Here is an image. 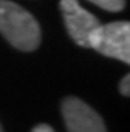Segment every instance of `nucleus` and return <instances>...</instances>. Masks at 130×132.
Returning <instances> with one entry per match:
<instances>
[{"instance_id": "1", "label": "nucleus", "mask_w": 130, "mask_h": 132, "mask_svg": "<svg viewBox=\"0 0 130 132\" xmlns=\"http://www.w3.org/2000/svg\"><path fill=\"white\" fill-rule=\"evenodd\" d=\"M0 34L15 49L25 53L41 44V27L36 17L10 0H0Z\"/></svg>"}, {"instance_id": "2", "label": "nucleus", "mask_w": 130, "mask_h": 132, "mask_svg": "<svg viewBox=\"0 0 130 132\" xmlns=\"http://www.w3.org/2000/svg\"><path fill=\"white\" fill-rule=\"evenodd\" d=\"M90 47L108 58L130 63V24L127 20L100 24L90 37Z\"/></svg>"}, {"instance_id": "3", "label": "nucleus", "mask_w": 130, "mask_h": 132, "mask_svg": "<svg viewBox=\"0 0 130 132\" xmlns=\"http://www.w3.org/2000/svg\"><path fill=\"white\" fill-rule=\"evenodd\" d=\"M63 19L68 34L78 46L90 47V37L93 31L100 26V20L91 12L83 9L78 0H61L59 2Z\"/></svg>"}, {"instance_id": "4", "label": "nucleus", "mask_w": 130, "mask_h": 132, "mask_svg": "<svg viewBox=\"0 0 130 132\" xmlns=\"http://www.w3.org/2000/svg\"><path fill=\"white\" fill-rule=\"evenodd\" d=\"M61 113L68 132H107L100 113L81 98L66 97L61 103Z\"/></svg>"}, {"instance_id": "5", "label": "nucleus", "mask_w": 130, "mask_h": 132, "mask_svg": "<svg viewBox=\"0 0 130 132\" xmlns=\"http://www.w3.org/2000/svg\"><path fill=\"white\" fill-rule=\"evenodd\" d=\"M91 4L98 5L100 9L108 12H120L123 7H125V0H88Z\"/></svg>"}, {"instance_id": "6", "label": "nucleus", "mask_w": 130, "mask_h": 132, "mask_svg": "<svg viewBox=\"0 0 130 132\" xmlns=\"http://www.w3.org/2000/svg\"><path fill=\"white\" fill-rule=\"evenodd\" d=\"M120 93H122L123 97H128L130 95V76L128 75H125V76L120 80Z\"/></svg>"}, {"instance_id": "7", "label": "nucleus", "mask_w": 130, "mask_h": 132, "mask_svg": "<svg viewBox=\"0 0 130 132\" xmlns=\"http://www.w3.org/2000/svg\"><path fill=\"white\" fill-rule=\"evenodd\" d=\"M31 132H56V130H54L51 125H47V124H39V125H36Z\"/></svg>"}, {"instance_id": "8", "label": "nucleus", "mask_w": 130, "mask_h": 132, "mask_svg": "<svg viewBox=\"0 0 130 132\" xmlns=\"http://www.w3.org/2000/svg\"><path fill=\"white\" fill-rule=\"evenodd\" d=\"M0 132H4V129H2V125H0Z\"/></svg>"}]
</instances>
